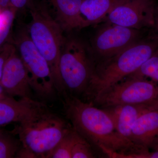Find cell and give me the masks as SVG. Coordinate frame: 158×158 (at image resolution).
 Here are the masks:
<instances>
[{
  "instance_id": "cell-1",
  "label": "cell",
  "mask_w": 158,
  "mask_h": 158,
  "mask_svg": "<svg viewBox=\"0 0 158 158\" xmlns=\"http://www.w3.org/2000/svg\"><path fill=\"white\" fill-rule=\"evenodd\" d=\"M64 104L73 128L110 157L147 150L121 135L106 112L95 107L91 102H85L71 96L65 98Z\"/></svg>"
},
{
  "instance_id": "cell-2",
  "label": "cell",
  "mask_w": 158,
  "mask_h": 158,
  "mask_svg": "<svg viewBox=\"0 0 158 158\" xmlns=\"http://www.w3.org/2000/svg\"><path fill=\"white\" fill-rule=\"evenodd\" d=\"M158 49V39L149 34L118 54L100 61L85 93L94 99L129 76Z\"/></svg>"
},
{
  "instance_id": "cell-3",
  "label": "cell",
  "mask_w": 158,
  "mask_h": 158,
  "mask_svg": "<svg viewBox=\"0 0 158 158\" xmlns=\"http://www.w3.org/2000/svg\"><path fill=\"white\" fill-rule=\"evenodd\" d=\"M71 127L64 119L48 110L19 123L13 131L21 144L16 157L49 158Z\"/></svg>"
},
{
  "instance_id": "cell-4",
  "label": "cell",
  "mask_w": 158,
  "mask_h": 158,
  "mask_svg": "<svg viewBox=\"0 0 158 158\" xmlns=\"http://www.w3.org/2000/svg\"><path fill=\"white\" fill-rule=\"evenodd\" d=\"M31 21L27 27L31 41L48 62L55 88L59 93L65 90L59 73L60 52L65 36L60 25L54 19L42 1H33L29 7Z\"/></svg>"
},
{
  "instance_id": "cell-5",
  "label": "cell",
  "mask_w": 158,
  "mask_h": 158,
  "mask_svg": "<svg viewBox=\"0 0 158 158\" xmlns=\"http://www.w3.org/2000/svg\"><path fill=\"white\" fill-rule=\"evenodd\" d=\"M91 47L81 39L65 36L59 59V75L65 89L74 93L85 92L95 65Z\"/></svg>"
},
{
  "instance_id": "cell-6",
  "label": "cell",
  "mask_w": 158,
  "mask_h": 158,
  "mask_svg": "<svg viewBox=\"0 0 158 158\" xmlns=\"http://www.w3.org/2000/svg\"><path fill=\"white\" fill-rule=\"evenodd\" d=\"M11 41L24 64L32 90L42 98H49L56 89L48 62L31 41L27 27L19 28Z\"/></svg>"
},
{
  "instance_id": "cell-7",
  "label": "cell",
  "mask_w": 158,
  "mask_h": 158,
  "mask_svg": "<svg viewBox=\"0 0 158 158\" xmlns=\"http://www.w3.org/2000/svg\"><path fill=\"white\" fill-rule=\"evenodd\" d=\"M158 98V85L145 78L127 77L94 100L105 108L143 104Z\"/></svg>"
},
{
  "instance_id": "cell-8",
  "label": "cell",
  "mask_w": 158,
  "mask_h": 158,
  "mask_svg": "<svg viewBox=\"0 0 158 158\" xmlns=\"http://www.w3.org/2000/svg\"><path fill=\"white\" fill-rule=\"evenodd\" d=\"M144 30L106 23L97 31L90 46L94 59L111 58L144 37Z\"/></svg>"
},
{
  "instance_id": "cell-9",
  "label": "cell",
  "mask_w": 158,
  "mask_h": 158,
  "mask_svg": "<svg viewBox=\"0 0 158 158\" xmlns=\"http://www.w3.org/2000/svg\"><path fill=\"white\" fill-rule=\"evenodd\" d=\"M156 0H122L103 21L127 27L150 29L154 24Z\"/></svg>"
},
{
  "instance_id": "cell-10",
  "label": "cell",
  "mask_w": 158,
  "mask_h": 158,
  "mask_svg": "<svg viewBox=\"0 0 158 158\" xmlns=\"http://www.w3.org/2000/svg\"><path fill=\"white\" fill-rule=\"evenodd\" d=\"M0 84L9 96L32 98L27 72L16 49L5 64Z\"/></svg>"
},
{
  "instance_id": "cell-11",
  "label": "cell",
  "mask_w": 158,
  "mask_h": 158,
  "mask_svg": "<svg viewBox=\"0 0 158 158\" xmlns=\"http://www.w3.org/2000/svg\"><path fill=\"white\" fill-rule=\"evenodd\" d=\"M47 110L45 105L32 98L8 97L0 100V126L25 122Z\"/></svg>"
},
{
  "instance_id": "cell-12",
  "label": "cell",
  "mask_w": 158,
  "mask_h": 158,
  "mask_svg": "<svg viewBox=\"0 0 158 158\" xmlns=\"http://www.w3.org/2000/svg\"><path fill=\"white\" fill-rule=\"evenodd\" d=\"M84 0H42L64 32L83 28L80 9Z\"/></svg>"
},
{
  "instance_id": "cell-13",
  "label": "cell",
  "mask_w": 158,
  "mask_h": 158,
  "mask_svg": "<svg viewBox=\"0 0 158 158\" xmlns=\"http://www.w3.org/2000/svg\"><path fill=\"white\" fill-rule=\"evenodd\" d=\"M131 140L145 149L157 151L158 112H146L138 118L133 126Z\"/></svg>"
},
{
  "instance_id": "cell-14",
  "label": "cell",
  "mask_w": 158,
  "mask_h": 158,
  "mask_svg": "<svg viewBox=\"0 0 158 158\" xmlns=\"http://www.w3.org/2000/svg\"><path fill=\"white\" fill-rule=\"evenodd\" d=\"M104 110L111 117L118 133L131 141L132 130L136 120L148 112L143 104L119 105L106 108Z\"/></svg>"
},
{
  "instance_id": "cell-15",
  "label": "cell",
  "mask_w": 158,
  "mask_h": 158,
  "mask_svg": "<svg viewBox=\"0 0 158 158\" xmlns=\"http://www.w3.org/2000/svg\"><path fill=\"white\" fill-rule=\"evenodd\" d=\"M122 0H84L80 9L83 28L103 22Z\"/></svg>"
},
{
  "instance_id": "cell-16",
  "label": "cell",
  "mask_w": 158,
  "mask_h": 158,
  "mask_svg": "<svg viewBox=\"0 0 158 158\" xmlns=\"http://www.w3.org/2000/svg\"><path fill=\"white\" fill-rule=\"evenodd\" d=\"M79 134L72 127L51 152L49 158H72V152Z\"/></svg>"
},
{
  "instance_id": "cell-17",
  "label": "cell",
  "mask_w": 158,
  "mask_h": 158,
  "mask_svg": "<svg viewBox=\"0 0 158 158\" xmlns=\"http://www.w3.org/2000/svg\"><path fill=\"white\" fill-rule=\"evenodd\" d=\"M17 13L10 7L0 12V48L11 40L10 36Z\"/></svg>"
},
{
  "instance_id": "cell-18",
  "label": "cell",
  "mask_w": 158,
  "mask_h": 158,
  "mask_svg": "<svg viewBox=\"0 0 158 158\" xmlns=\"http://www.w3.org/2000/svg\"><path fill=\"white\" fill-rule=\"evenodd\" d=\"M129 76L150 79L158 85V49L138 70Z\"/></svg>"
},
{
  "instance_id": "cell-19",
  "label": "cell",
  "mask_w": 158,
  "mask_h": 158,
  "mask_svg": "<svg viewBox=\"0 0 158 158\" xmlns=\"http://www.w3.org/2000/svg\"><path fill=\"white\" fill-rule=\"evenodd\" d=\"M21 146L19 139L0 131V158L15 157Z\"/></svg>"
},
{
  "instance_id": "cell-20",
  "label": "cell",
  "mask_w": 158,
  "mask_h": 158,
  "mask_svg": "<svg viewBox=\"0 0 158 158\" xmlns=\"http://www.w3.org/2000/svg\"><path fill=\"white\" fill-rule=\"evenodd\" d=\"M90 143L79 135L72 152V158H94Z\"/></svg>"
},
{
  "instance_id": "cell-21",
  "label": "cell",
  "mask_w": 158,
  "mask_h": 158,
  "mask_svg": "<svg viewBox=\"0 0 158 158\" xmlns=\"http://www.w3.org/2000/svg\"><path fill=\"white\" fill-rule=\"evenodd\" d=\"M15 49V46L11 40L0 48V80L5 64Z\"/></svg>"
},
{
  "instance_id": "cell-22",
  "label": "cell",
  "mask_w": 158,
  "mask_h": 158,
  "mask_svg": "<svg viewBox=\"0 0 158 158\" xmlns=\"http://www.w3.org/2000/svg\"><path fill=\"white\" fill-rule=\"evenodd\" d=\"M116 158H158V151H150V150L144 151L137 153L126 155H117Z\"/></svg>"
},
{
  "instance_id": "cell-23",
  "label": "cell",
  "mask_w": 158,
  "mask_h": 158,
  "mask_svg": "<svg viewBox=\"0 0 158 158\" xmlns=\"http://www.w3.org/2000/svg\"><path fill=\"white\" fill-rule=\"evenodd\" d=\"M33 2V0H10V8L18 12L28 9Z\"/></svg>"
},
{
  "instance_id": "cell-24",
  "label": "cell",
  "mask_w": 158,
  "mask_h": 158,
  "mask_svg": "<svg viewBox=\"0 0 158 158\" xmlns=\"http://www.w3.org/2000/svg\"><path fill=\"white\" fill-rule=\"evenodd\" d=\"M148 33L158 39V5L156 6L155 12L154 24L151 29H149Z\"/></svg>"
},
{
  "instance_id": "cell-25",
  "label": "cell",
  "mask_w": 158,
  "mask_h": 158,
  "mask_svg": "<svg viewBox=\"0 0 158 158\" xmlns=\"http://www.w3.org/2000/svg\"><path fill=\"white\" fill-rule=\"evenodd\" d=\"M144 108L147 110V112L156 111L158 112V98L152 101L143 104Z\"/></svg>"
},
{
  "instance_id": "cell-26",
  "label": "cell",
  "mask_w": 158,
  "mask_h": 158,
  "mask_svg": "<svg viewBox=\"0 0 158 158\" xmlns=\"http://www.w3.org/2000/svg\"><path fill=\"white\" fill-rule=\"evenodd\" d=\"M10 7V0H0V9L3 10Z\"/></svg>"
},
{
  "instance_id": "cell-27",
  "label": "cell",
  "mask_w": 158,
  "mask_h": 158,
  "mask_svg": "<svg viewBox=\"0 0 158 158\" xmlns=\"http://www.w3.org/2000/svg\"><path fill=\"white\" fill-rule=\"evenodd\" d=\"M9 96L4 90L2 85L0 84V100L6 98Z\"/></svg>"
},
{
  "instance_id": "cell-28",
  "label": "cell",
  "mask_w": 158,
  "mask_h": 158,
  "mask_svg": "<svg viewBox=\"0 0 158 158\" xmlns=\"http://www.w3.org/2000/svg\"><path fill=\"white\" fill-rule=\"evenodd\" d=\"M2 9H0V12H1V11H2Z\"/></svg>"
},
{
  "instance_id": "cell-29",
  "label": "cell",
  "mask_w": 158,
  "mask_h": 158,
  "mask_svg": "<svg viewBox=\"0 0 158 158\" xmlns=\"http://www.w3.org/2000/svg\"></svg>"
}]
</instances>
